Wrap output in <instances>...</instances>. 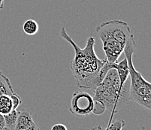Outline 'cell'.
Masks as SVG:
<instances>
[{"label": "cell", "instance_id": "obj_14", "mask_svg": "<svg viewBox=\"0 0 151 130\" xmlns=\"http://www.w3.org/2000/svg\"><path fill=\"white\" fill-rule=\"evenodd\" d=\"M51 130H68L66 126L63 124H57L53 126Z\"/></svg>", "mask_w": 151, "mask_h": 130}, {"label": "cell", "instance_id": "obj_1", "mask_svg": "<svg viewBox=\"0 0 151 130\" xmlns=\"http://www.w3.org/2000/svg\"><path fill=\"white\" fill-rule=\"evenodd\" d=\"M60 37L72 46L75 57L71 62V72L79 88L90 89L94 91L102 81L101 71L106 60L97 57L95 51L96 39L90 36L86 40V46L81 48L69 36L65 27L60 30Z\"/></svg>", "mask_w": 151, "mask_h": 130}, {"label": "cell", "instance_id": "obj_5", "mask_svg": "<svg viewBox=\"0 0 151 130\" xmlns=\"http://www.w3.org/2000/svg\"><path fill=\"white\" fill-rule=\"evenodd\" d=\"M94 100L90 94L84 91H75L71 99L69 111L79 117H86L93 112Z\"/></svg>", "mask_w": 151, "mask_h": 130}, {"label": "cell", "instance_id": "obj_7", "mask_svg": "<svg viewBox=\"0 0 151 130\" xmlns=\"http://www.w3.org/2000/svg\"><path fill=\"white\" fill-rule=\"evenodd\" d=\"M35 124L32 117V113L29 110L18 111L17 124L15 130H24Z\"/></svg>", "mask_w": 151, "mask_h": 130}, {"label": "cell", "instance_id": "obj_3", "mask_svg": "<svg viewBox=\"0 0 151 130\" xmlns=\"http://www.w3.org/2000/svg\"><path fill=\"white\" fill-rule=\"evenodd\" d=\"M137 45L132 37L125 46L123 53L127 60L129 72V98L144 108L148 111L151 109V83L148 82L133 64L132 57L136 50Z\"/></svg>", "mask_w": 151, "mask_h": 130}, {"label": "cell", "instance_id": "obj_2", "mask_svg": "<svg viewBox=\"0 0 151 130\" xmlns=\"http://www.w3.org/2000/svg\"><path fill=\"white\" fill-rule=\"evenodd\" d=\"M93 100L102 105L105 110L111 111L108 124L112 121L115 113L126 106L130 101L129 83H125L123 87L115 68H111L99 85L95 89Z\"/></svg>", "mask_w": 151, "mask_h": 130}, {"label": "cell", "instance_id": "obj_12", "mask_svg": "<svg viewBox=\"0 0 151 130\" xmlns=\"http://www.w3.org/2000/svg\"><path fill=\"white\" fill-rule=\"evenodd\" d=\"M39 27L38 24L35 20L29 19L23 24V30L28 35H34L38 32Z\"/></svg>", "mask_w": 151, "mask_h": 130}, {"label": "cell", "instance_id": "obj_11", "mask_svg": "<svg viewBox=\"0 0 151 130\" xmlns=\"http://www.w3.org/2000/svg\"><path fill=\"white\" fill-rule=\"evenodd\" d=\"M17 117H18V111L17 109H14L6 115H4L5 117L4 130H15Z\"/></svg>", "mask_w": 151, "mask_h": 130}, {"label": "cell", "instance_id": "obj_10", "mask_svg": "<svg viewBox=\"0 0 151 130\" xmlns=\"http://www.w3.org/2000/svg\"><path fill=\"white\" fill-rule=\"evenodd\" d=\"M14 109L13 100L11 96L0 95V113L6 115Z\"/></svg>", "mask_w": 151, "mask_h": 130}, {"label": "cell", "instance_id": "obj_9", "mask_svg": "<svg viewBox=\"0 0 151 130\" xmlns=\"http://www.w3.org/2000/svg\"><path fill=\"white\" fill-rule=\"evenodd\" d=\"M11 84L10 80L2 73L0 70V95H9L11 96L16 95Z\"/></svg>", "mask_w": 151, "mask_h": 130}, {"label": "cell", "instance_id": "obj_16", "mask_svg": "<svg viewBox=\"0 0 151 130\" xmlns=\"http://www.w3.org/2000/svg\"><path fill=\"white\" fill-rule=\"evenodd\" d=\"M24 130H40V129L38 128V125L36 124H34L33 125H32L31 126L28 127V128Z\"/></svg>", "mask_w": 151, "mask_h": 130}, {"label": "cell", "instance_id": "obj_13", "mask_svg": "<svg viewBox=\"0 0 151 130\" xmlns=\"http://www.w3.org/2000/svg\"><path fill=\"white\" fill-rule=\"evenodd\" d=\"M126 125V122L123 120H116L114 122H111L108 126L102 130H122Z\"/></svg>", "mask_w": 151, "mask_h": 130}, {"label": "cell", "instance_id": "obj_8", "mask_svg": "<svg viewBox=\"0 0 151 130\" xmlns=\"http://www.w3.org/2000/svg\"><path fill=\"white\" fill-rule=\"evenodd\" d=\"M117 72L118 77L120 79V85L123 87L126 81H128V78L129 75V65L127 60L125 57L123 60H121L120 62H116L114 64V68Z\"/></svg>", "mask_w": 151, "mask_h": 130}, {"label": "cell", "instance_id": "obj_4", "mask_svg": "<svg viewBox=\"0 0 151 130\" xmlns=\"http://www.w3.org/2000/svg\"><path fill=\"white\" fill-rule=\"evenodd\" d=\"M96 32L100 40L112 38L125 46L129 39L134 37L129 24L120 20H109L99 24L96 27Z\"/></svg>", "mask_w": 151, "mask_h": 130}, {"label": "cell", "instance_id": "obj_19", "mask_svg": "<svg viewBox=\"0 0 151 130\" xmlns=\"http://www.w3.org/2000/svg\"><path fill=\"white\" fill-rule=\"evenodd\" d=\"M0 130H2V129H1V128H0Z\"/></svg>", "mask_w": 151, "mask_h": 130}, {"label": "cell", "instance_id": "obj_6", "mask_svg": "<svg viewBox=\"0 0 151 130\" xmlns=\"http://www.w3.org/2000/svg\"><path fill=\"white\" fill-rule=\"evenodd\" d=\"M101 41L106 61L111 63L117 62L119 57L123 53L125 45L112 38H106Z\"/></svg>", "mask_w": 151, "mask_h": 130}, {"label": "cell", "instance_id": "obj_18", "mask_svg": "<svg viewBox=\"0 0 151 130\" xmlns=\"http://www.w3.org/2000/svg\"><path fill=\"white\" fill-rule=\"evenodd\" d=\"M4 6V0H0V10L3 9Z\"/></svg>", "mask_w": 151, "mask_h": 130}, {"label": "cell", "instance_id": "obj_17", "mask_svg": "<svg viewBox=\"0 0 151 130\" xmlns=\"http://www.w3.org/2000/svg\"><path fill=\"white\" fill-rule=\"evenodd\" d=\"M90 130H102V127L101 126H95Z\"/></svg>", "mask_w": 151, "mask_h": 130}, {"label": "cell", "instance_id": "obj_15", "mask_svg": "<svg viewBox=\"0 0 151 130\" xmlns=\"http://www.w3.org/2000/svg\"><path fill=\"white\" fill-rule=\"evenodd\" d=\"M0 128L2 130H4V128H5V117H4V115L1 113H0Z\"/></svg>", "mask_w": 151, "mask_h": 130}]
</instances>
